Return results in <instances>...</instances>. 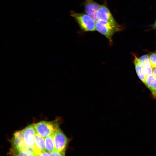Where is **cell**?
Returning a JSON list of instances; mask_svg holds the SVG:
<instances>
[{
  "mask_svg": "<svg viewBox=\"0 0 156 156\" xmlns=\"http://www.w3.org/2000/svg\"><path fill=\"white\" fill-rule=\"evenodd\" d=\"M96 30L104 36L111 44L114 34L122 30V27L118 23L97 20L95 21Z\"/></svg>",
  "mask_w": 156,
  "mask_h": 156,
  "instance_id": "1",
  "label": "cell"
},
{
  "mask_svg": "<svg viewBox=\"0 0 156 156\" xmlns=\"http://www.w3.org/2000/svg\"><path fill=\"white\" fill-rule=\"evenodd\" d=\"M70 15L75 19L83 31H90L96 30L95 21L86 14L78 13L72 11L70 12Z\"/></svg>",
  "mask_w": 156,
  "mask_h": 156,
  "instance_id": "2",
  "label": "cell"
},
{
  "mask_svg": "<svg viewBox=\"0 0 156 156\" xmlns=\"http://www.w3.org/2000/svg\"><path fill=\"white\" fill-rule=\"evenodd\" d=\"M53 140L56 150L65 153L69 140L57 125H56L53 134Z\"/></svg>",
  "mask_w": 156,
  "mask_h": 156,
  "instance_id": "3",
  "label": "cell"
},
{
  "mask_svg": "<svg viewBox=\"0 0 156 156\" xmlns=\"http://www.w3.org/2000/svg\"><path fill=\"white\" fill-rule=\"evenodd\" d=\"M57 125L45 121L40 122L34 124L37 133L44 138L53 135Z\"/></svg>",
  "mask_w": 156,
  "mask_h": 156,
  "instance_id": "4",
  "label": "cell"
},
{
  "mask_svg": "<svg viewBox=\"0 0 156 156\" xmlns=\"http://www.w3.org/2000/svg\"><path fill=\"white\" fill-rule=\"evenodd\" d=\"M22 131L26 146L29 150L33 152L34 148V138L36 133L34 124L28 125Z\"/></svg>",
  "mask_w": 156,
  "mask_h": 156,
  "instance_id": "5",
  "label": "cell"
},
{
  "mask_svg": "<svg viewBox=\"0 0 156 156\" xmlns=\"http://www.w3.org/2000/svg\"><path fill=\"white\" fill-rule=\"evenodd\" d=\"M97 20L117 23L106 4L101 5L96 13Z\"/></svg>",
  "mask_w": 156,
  "mask_h": 156,
  "instance_id": "6",
  "label": "cell"
},
{
  "mask_svg": "<svg viewBox=\"0 0 156 156\" xmlns=\"http://www.w3.org/2000/svg\"><path fill=\"white\" fill-rule=\"evenodd\" d=\"M83 5L85 13L95 21L97 20L96 17V12L101 5L93 0H84Z\"/></svg>",
  "mask_w": 156,
  "mask_h": 156,
  "instance_id": "7",
  "label": "cell"
},
{
  "mask_svg": "<svg viewBox=\"0 0 156 156\" xmlns=\"http://www.w3.org/2000/svg\"><path fill=\"white\" fill-rule=\"evenodd\" d=\"M12 148L16 150H29L24 142L22 130L17 131L14 133L12 140Z\"/></svg>",
  "mask_w": 156,
  "mask_h": 156,
  "instance_id": "8",
  "label": "cell"
},
{
  "mask_svg": "<svg viewBox=\"0 0 156 156\" xmlns=\"http://www.w3.org/2000/svg\"><path fill=\"white\" fill-rule=\"evenodd\" d=\"M46 151L44 138L36 133L34 138L33 153L36 156L41 153Z\"/></svg>",
  "mask_w": 156,
  "mask_h": 156,
  "instance_id": "9",
  "label": "cell"
},
{
  "mask_svg": "<svg viewBox=\"0 0 156 156\" xmlns=\"http://www.w3.org/2000/svg\"><path fill=\"white\" fill-rule=\"evenodd\" d=\"M144 84L151 92L153 97L156 99V78L153 74L147 76Z\"/></svg>",
  "mask_w": 156,
  "mask_h": 156,
  "instance_id": "10",
  "label": "cell"
},
{
  "mask_svg": "<svg viewBox=\"0 0 156 156\" xmlns=\"http://www.w3.org/2000/svg\"><path fill=\"white\" fill-rule=\"evenodd\" d=\"M133 55L134 58V63L136 74L139 79L143 83H144L146 76L143 73L142 67L140 63L139 58L134 54Z\"/></svg>",
  "mask_w": 156,
  "mask_h": 156,
  "instance_id": "11",
  "label": "cell"
},
{
  "mask_svg": "<svg viewBox=\"0 0 156 156\" xmlns=\"http://www.w3.org/2000/svg\"><path fill=\"white\" fill-rule=\"evenodd\" d=\"M9 154L11 156H36L30 150H18L13 148L10 150Z\"/></svg>",
  "mask_w": 156,
  "mask_h": 156,
  "instance_id": "12",
  "label": "cell"
},
{
  "mask_svg": "<svg viewBox=\"0 0 156 156\" xmlns=\"http://www.w3.org/2000/svg\"><path fill=\"white\" fill-rule=\"evenodd\" d=\"M46 150L51 153L56 150L55 147L53 134L44 138Z\"/></svg>",
  "mask_w": 156,
  "mask_h": 156,
  "instance_id": "13",
  "label": "cell"
},
{
  "mask_svg": "<svg viewBox=\"0 0 156 156\" xmlns=\"http://www.w3.org/2000/svg\"><path fill=\"white\" fill-rule=\"evenodd\" d=\"M139 60L142 68L152 67L149 60L148 54H144L141 56L139 58Z\"/></svg>",
  "mask_w": 156,
  "mask_h": 156,
  "instance_id": "14",
  "label": "cell"
},
{
  "mask_svg": "<svg viewBox=\"0 0 156 156\" xmlns=\"http://www.w3.org/2000/svg\"><path fill=\"white\" fill-rule=\"evenodd\" d=\"M149 60L152 67H156V51L148 54Z\"/></svg>",
  "mask_w": 156,
  "mask_h": 156,
  "instance_id": "15",
  "label": "cell"
},
{
  "mask_svg": "<svg viewBox=\"0 0 156 156\" xmlns=\"http://www.w3.org/2000/svg\"><path fill=\"white\" fill-rule=\"evenodd\" d=\"M49 153L50 156H65V153L61 152L56 150L50 153Z\"/></svg>",
  "mask_w": 156,
  "mask_h": 156,
  "instance_id": "16",
  "label": "cell"
},
{
  "mask_svg": "<svg viewBox=\"0 0 156 156\" xmlns=\"http://www.w3.org/2000/svg\"><path fill=\"white\" fill-rule=\"evenodd\" d=\"M36 156H50V155L49 153L45 151L41 153Z\"/></svg>",
  "mask_w": 156,
  "mask_h": 156,
  "instance_id": "17",
  "label": "cell"
},
{
  "mask_svg": "<svg viewBox=\"0 0 156 156\" xmlns=\"http://www.w3.org/2000/svg\"><path fill=\"white\" fill-rule=\"evenodd\" d=\"M152 74L156 78V67L153 68Z\"/></svg>",
  "mask_w": 156,
  "mask_h": 156,
  "instance_id": "18",
  "label": "cell"
},
{
  "mask_svg": "<svg viewBox=\"0 0 156 156\" xmlns=\"http://www.w3.org/2000/svg\"><path fill=\"white\" fill-rule=\"evenodd\" d=\"M152 28L153 29L156 30V19L155 22L152 25Z\"/></svg>",
  "mask_w": 156,
  "mask_h": 156,
  "instance_id": "19",
  "label": "cell"
}]
</instances>
